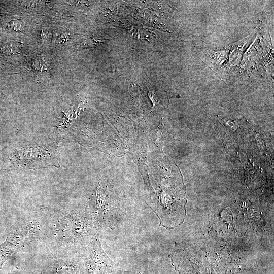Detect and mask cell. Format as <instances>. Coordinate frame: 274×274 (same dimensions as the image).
Returning <instances> with one entry per match:
<instances>
[{"instance_id": "cell-1", "label": "cell", "mask_w": 274, "mask_h": 274, "mask_svg": "<svg viewBox=\"0 0 274 274\" xmlns=\"http://www.w3.org/2000/svg\"><path fill=\"white\" fill-rule=\"evenodd\" d=\"M62 219L64 242L75 251L85 248L100 230L91 210H73Z\"/></svg>"}, {"instance_id": "cell-5", "label": "cell", "mask_w": 274, "mask_h": 274, "mask_svg": "<svg viewBox=\"0 0 274 274\" xmlns=\"http://www.w3.org/2000/svg\"><path fill=\"white\" fill-rule=\"evenodd\" d=\"M7 239L0 245V269L10 255L26 243L24 238L16 233L10 235Z\"/></svg>"}, {"instance_id": "cell-4", "label": "cell", "mask_w": 274, "mask_h": 274, "mask_svg": "<svg viewBox=\"0 0 274 274\" xmlns=\"http://www.w3.org/2000/svg\"><path fill=\"white\" fill-rule=\"evenodd\" d=\"M170 257L173 265L179 274H208L200 263L192 260L178 245Z\"/></svg>"}, {"instance_id": "cell-2", "label": "cell", "mask_w": 274, "mask_h": 274, "mask_svg": "<svg viewBox=\"0 0 274 274\" xmlns=\"http://www.w3.org/2000/svg\"><path fill=\"white\" fill-rule=\"evenodd\" d=\"M81 254L80 274H115V263L104 251L97 234Z\"/></svg>"}, {"instance_id": "cell-3", "label": "cell", "mask_w": 274, "mask_h": 274, "mask_svg": "<svg viewBox=\"0 0 274 274\" xmlns=\"http://www.w3.org/2000/svg\"><path fill=\"white\" fill-rule=\"evenodd\" d=\"M97 198L93 209H91L100 229H113L124 218L125 210L110 200V196L102 188L97 191Z\"/></svg>"}, {"instance_id": "cell-6", "label": "cell", "mask_w": 274, "mask_h": 274, "mask_svg": "<svg viewBox=\"0 0 274 274\" xmlns=\"http://www.w3.org/2000/svg\"><path fill=\"white\" fill-rule=\"evenodd\" d=\"M81 255L58 264L53 274H80Z\"/></svg>"}, {"instance_id": "cell-7", "label": "cell", "mask_w": 274, "mask_h": 274, "mask_svg": "<svg viewBox=\"0 0 274 274\" xmlns=\"http://www.w3.org/2000/svg\"><path fill=\"white\" fill-rule=\"evenodd\" d=\"M115 274H141L140 272H134L132 271L118 270Z\"/></svg>"}]
</instances>
